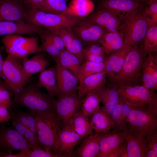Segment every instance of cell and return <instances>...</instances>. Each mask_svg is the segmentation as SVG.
I'll return each instance as SVG.
<instances>
[{
	"instance_id": "obj_1",
	"label": "cell",
	"mask_w": 157,
	"mask_h": 157,
	"mask_svg": "<svg viewBox=\"0 0 157 157\" xmlns=\"http://www.w3.org/2000/svg\"><path fill=\"white\" fill-rule=\"evenodd\" d=\"M40 89L37 86V82L29 83L14 95L12 107H25L29 111L56 113L55 99L48 94L42 92Z\"/></svg>"
},
{
	"instance_id": "obj_2",
	"label": "cell",
	"mask_w": 157,
	"mask_h": 157,
	"mask_svg": "<svg viewBox=\"0 0 157 157\" xmlns=\"http://www.w3.org/2000/svg\"><path fill=\"white\" fill-rule=\"evenodd\" d=\"M142 49L138 45L133 46L127 54L124 63L120 72L111 81L113 87L138 85L141 77V71L144 60Z\"/></svg>"
},
{
	"instance_id": "obj_3",
	"label": "cell",
	"mask_w": 157,
	"mask_h": 157,
	"mask_svg": "<svg viewBox=\"0 0 157 157\" xmlns=\"http://www.w3.org/2000/svg\"><path fill=\"white\" fill-rule=\"evenodd\" d=\"M129 132L138 133L144 138L153 134L157 129V108L151 105L132 107L126 122Z\"/></svg>"
},
{
	"instance_id": "obj_4",
	"label": "cell",
	"mask_w": 157,
	"mask_h": 157,
	"mask_svg": "<svg viewBox=\"0 0 157 157\" xmlns=\"http://www.w3.org/2000/svg\"><path fill=\"white\" fill-rule=\"evenodd\" d=\"M36 112L35 123L38 143L45 151L53 153V149L62 127L61 122L55 113Z\"/></svg>"
},
{
	"instance_id": "obj_5",
	"label": "cell",
	"mask_w": 157,
	"mask_h": 157,
	"mask_svg": "<svg viewBox=\"0 0 157 157\" xmlns=\"http://www.w3.org/2000/svg\"><path fill=\"white\" fill-rule=\"evenodd\" d=\"M27 10L26 22L49 31L72 28L82 20L81 17L76 16L46 13L34 8Z\"/></svg>"
},
{
	"instance_id": "obj_6",
	"label": "cell",
	"mask_w": 157,
	"mask_h": 157,
	"mask_svg": "<svg viewBox=\"0 0 157 157\" xmlns=\"http://www.w3.org/2000/svg\"><path fill=\"white\" fill-rule=\"evenodd\" d=\"M8 55L22 59L40 52L37 37H26L17 35L3 36L1 41Z\"/></svg>"
},
{
	"instance_id": "obj_7",
	"label": "cell",
	"mask_w": 157,
	"mask_h": 157,
	"mask_svg": "<svg viewBox=\"0 0 157 157\" xmlns=\"http://www.w3.org/2000/svg\"><path fill=\"white\" fill-rule=\"evenodd\" d=\"M2 72L4 81L14 95L25 87L31 78L25 73L21 59L11 56L4 60Z\"/></svg>"
},
{
	"instance_id": "obj_8",
	"label": "cell",
	"mask_w": 157,
	"mask_h": 157,
	"mask_svg": "<svg viewBox=\"0 0 157 157\" xmlns=\"http://www.w3.org/2000/svg\"><path fill=\"white\" fill-rule=\"evenodd\" d=\"M142 9L130 13L122 21L119 31L124 34V44L133 47L142 41L148 26L141 16Z\"/></svg>"
},
{
	"instance_id": "obj_9",
	"label": "cell",
	"mask_w": 157,
	"mask_h": 157,
	"mask_svg": "<svg viewBox=\"0 0 157 157\" xmlns=\"http://www.w3.org/2000/svg\"><path fill=\"white\" fill-rule=\"evenodd\" d=\"M120 97L132 107L151 105L157 108V96L154 92L138 85L117 88Z\"/></svg>"
},
{
	"instance_id": "obj_10",
	"label": "cell",
	"mask_w": 157,
	"mask_h": 157,
	"mask_svg": "<svg viewBox=\"0 0 157 157\" xmlns=\"http://www.w3.org/2000/svg\"><path fill=\"white\" fill-rule=\"evenodd\" d=\"M83 99L76 93L60 96L54 99L55 111L62 125L65 124L74 114L81 110Z\"/></svg>"
},
{
	"instance_id": "obj_11",
	"label": "cell",
	"mask_w": 157,
	"mask_h": 157,
	"mask_svg": "<svg viewBox=\"0 0 157 157\" xmlns=\"http://www.w3.org/2000/svg\"><path fill=\"white\" fill-rule=\"evenodd\" d=\"M71 29L83 46L100 44L106 32L102 27L87 20L81 21Z\"/></svg>"
},
{
	"instance_id": "obj_12",
	"label": "cell",
	"mask_w": 157,
	"mask_h": 157,
	"mask_svg": "<svg viewBox=\"0 0 157 157\" xmlns=\"http://www.w3.org/2000/svg\"><path fill=\"white\" fill-rule=\"evenodd\" d=\"M84 138L67 125H63L54 145L53 152L67 157H72L74 148Z\"/></svg>"
},
{
	"instance_id": "obj_13",
	"label": "cell",
	"mask_w": 157,
	"mask_h": 157,
	"mask_svg": "<svg viewBox=\"0 0 157 157\" xmlns=\"http://www.w3.org/2000/svg\"><path fill=\"white\" fill-rule=\"evenodd\" d=\"M31 146L15 129L9 128L0 134V152L8 153L19 151L26 153Z\"/></svg>"
},
{
	"instance_id": "obj_14",
	"label": "cell",
	"mask_w": 157,
	"mask_h": 157,
	"mask_svg": "<svg viewBox=\"0 0 157 157\" xmlns=\"http://www.w3.org/2000/svg\"><path fill=\"white\" fill-rule=\"evenodd\" d=\"M126 131H115L99 133V151L97 157H108L126 141Z\"/></svg>"
},
{
	"instance_id": "obj_15",
	"label": "cell",
	"mask_w": 157,
	"mask_h": 157,
	"mask_svg": "<svg viewBox=\"0 0 157 157\" xmlns=\"http://www.w3.org/2000/svg\"><path fill=\"white\" fill-rule=\"evenodd\" d=\"M99 6L100 9H107L114 12L123 21L128 15L144 6L138 0H101Z\"/></svg>"
},
{
	"instance_id": "obj_16",
	"label": "cell",
	"mask_w": 157,
	"mask_h": 157,
	"mask_svg": "<svg viewBox=\"0 0 157 157\" xmlns=\"http://www.w3.org/2000/svg\"><path fill=\"white\" fill-rule=\"evenodd\" d=\"M57 91L56 96L76 93L78 81L77 77L69 70L56 63Z\"/></svg>"
},
{
	"instance_id": "obj_17",
	"label": "cell",
	"mask_w": 157,
	"mask_h": 157,
	"mask_svg": "<svg viewBox=\"0 0 157 157\" xmlns=\"http://www.w3.org/2000/svg\"><path fill=\"white\" fill-rule=\"evenodd\" d=\"M27 10L18 0H2L0 3V22H26Z\"/></svg>"
},
{
	"instance_id": "obj_18",
	"label": "cell",
	"mask_w": 157,
	"mask_h": 157,
	"mask_svg": "<svg viewBox=\"0 0 157 157\" xmlns=\"http://www.w3.org/2000/svg\"><path fill=\"white\" fill-rule=\"evenodd\" d=\"M103 28L106 32L119 31L122 22L121 18L114 12L106 9H101L93 13L87 19Z\"/></svg>"
},
{
	"instance_id": "obj_19",
	"label": "cell",
	"mask_w": 157,
	"mask_h": 157,
	"mask_svg": "<svg viewBox=\"0 0 157 157\" xmlns=\"http://www.w3.org/2000/svg\"><path fill=\"white\" fill-rule=\"evenodd\" d=\"M49 31L59 36L62 38L66 49L78 58L81 65L85 61V59L83 53V45L74 33L71 28Z\"/></svg>"
},
{
	"instance_id": "obj_20",
	"label": "cell",
	"mask_w": 157,
	"mask_h": 157,
	"mask_svg": "<svg viewBox=\"0 0 157 157\" xmlns=\"http://www.w3.org/2000/svg\"><path fill=\"white\" fill-rule=\"evenodd\" d=\"M132 47L124 44L119 49L105 57L104 69L111 81L121 70L126 56Z\"/></svg>"
},
{
	"instance_id": "obj_21",
	"label": "cell",
	"mask_w": 157,
	"mask_h": 157,
	"mask_svg": "<svg viewBox=\"0 0 157 157\" xmlns=\"http://www.w3.org/2000/svg\"><path fill=\"white\" fill-rule=\"evenodd\" d=\"M141 73L143 85L154 92L157 90V60L151 53L148 54L142 65Z\"/></svg>"
},
{
	"instance_id": "obj_22",
	"label": "cell",
	"mask_w": 157,
	"mask_h": 157,
	"mask_svg": "<svg viewBox=\"0 0 157 157\" xmlns=\"http://www.w3.org/2000/svg\"><path fill=\"white\" fill-rule=\"evenodd\" d=\"M125 140L128 157H146L149 149L145 138L137 133L127 131Z\"/></svg>"
},
{
	"instance_id": "obj_23",
	"label": "cell",
	"mask_w": 157,
	"mask_h": 157,
	"mask_svg": "<svg viewBox=\"0 0 157 157\" xmlns=\"http://www.w3.org/2000/svg\"><path fill=\"white\" fill-rule=\"evenodd\" d=\"M106 76L104 69L100 72L85 77L79 82L77 94L80 97L84 98L90 92L104 85Z\"/></svg>"
},
{
	"instance_id": "obj_24",
	"label": "cell",
	"mask_w": 157,
	"mask_h": 157,
	"mask_svg": "<svg viewBox=\"0 0 157 157\" xmlns=\"http://www.w3.org/2000/svg\"><path fill=\"white\" fill-rule=\"evenodd\" d=\"M99 133H95L85 139L73 153V156L97 157L99 151Z\"/></svg>"
},
{
	"instance_id": "obj_25",
	"label": "cell",
	"mask_w": 157,
	"mask_h": 157,
	"mask_svg": "<svg viewBox=\"0 0 157 157\" xmlns=\"http://www.w3.org/2000/svg\"><path fill=\"white\" fill-rule=\"evenodd\" d=\"M96 91L100 102L103 104L104 109L110 116L119 101V95L117 88L104 85L98 88Z\"/></svg>"
},
{
	"instance_id": "obj_26",
	"label": "cell",
	"mask_w": 157,
	"mask_h": 157,
	"mask_svg": "<svg viewBox=\"0 0 157 157\" xmlns=\"http://www.w3.org/2000/svg\"><path fill=\"white\" fill-rule=\"evenodd\" d=\"M21 60L24 72L30 78L33 74L40 73L50 64L44 56L40 53L29 59L26 57Z\"/></svg>"
},
{
	"instance_id": "obj_27",
	"label": "cell",
	"mask_w": 157,
	"mask_h": 157,
	"mask_svg": "<svg viewBox=\"0 0 157 157\" xmlns=\"http://www.w3.org/2000/svg\"><path fill=\"white\" fill-rule=\"evenodd\" d=\"M37 85L40 89L44 88L48 94L52 98L56 96L57 88L55 67H50L40 72Z\"/></svg>"
},
{
	"instance_id": "obj_28",
	"label": "cell",
	"mask_w": 157,
	"mask_h": 157,
	"mask_svg": "<svg viewBox=\"0 0 157 157\" xmlns=\"http://www.w3.org/2000/svg\"><path fill=\"white\" fill-rule=\"evenodd\" d=\"M65 124L84 138L92 134L93 130L88 117L84 115L81 110L74 114Z\"/></svg>"
},
{
	"instance_id": "obj_29",
	"label": "cell",
	"mask_w": 157,
	"mask_h": 157,
	"mask_svg": "<svg viewBox=\"0 0 157 157\" xmlns=\"http://www.w3.org/2000/svg\"><path fill=\"white\" fill-rule=\"evenodd\" d=\"M90 117L91 124L95 133H100L110 131L113 124L109 114L103 107Z\"/></svg>"
},
{
	"instance_id": "obj_30",
	"label": "cell",
	"mask_w": 157,
	"mask_h": 157,
	"mask_svg": "<svg viewBox=\"0 0 157 157\" xmlns=\"http://www.w3.org/2000/svg\"><path fill=\"white\" fill-rule=\"evenodd\" d=\"M124 42V34L119 31L115 32H106L100 44L103 47L105 53L110 54L120 49Z\"/></svg>"
},
{
	"instance_id": "obj_31",
	"label": "cell",
	"mask_w": 157,
	"mask_h": 157,
	"mask_svg": "<svg viewBox=\"0 0 157 157\" xmlns=\"http://www.w3.org/2000/svg\"><path fill=\"white\" fill-rule=\"evenodd\" d=\"M94 7L91 0H72L65 14L84 17L91 13Z\"/></svg>"
},
{
	"instance_id": "obj_32",
	"label": "cell",
	"mask_w": 157,
	"mask_h": 157,
	"mask_svg": "<svg viewBox=\"0 0 157 157\" xmlns=\"http://www.w3.org/2000/svg\"><path fill=\"white\" fill-rule=\"evenodd\" d=\"M55 61L62 67L69 70L77 78L81 64L78 58L66 48L61 51Z\"/></svg>"
},
{
	"instance_id": "obj_33",
	"label": "cell",
	"mask_w": 157,
	"mask_h": 157,
	"mask_svg": "<svg viewBox=\"0 0 157 157\" xmlns=\"http://www.w3.org/2000/svg\"><path fill=\"white\" fill-rule=\"evenodd\" d=\"M85 97L82 101L81 111L88 117L100 108V101L96 90L90 92Z\"/></svg>"
},
{
	"instance_id": "obj_34",
	"label": "cell",
	"mask_w": 157,
	"mask_h": 157,
	"mask_svg": "<svg viewBox=\"0 0 157 157\" xmlns=\"http://www.w3.org/2000/svg\"><path fill=\"white\" fill-rule=\"evenodd\" d=\"M66 1V0H44L38 6L32 8L46 13L65 14L69 8Z\"/></svg>"
},
{
	"instance_id": "obj_35",
	"label": "cell",
	"mask_w": 157,
	"mask_h": 157,
	"mask_svg": "<svg viewBox=\"0 0 157 157\" xmlns=\"http://www.w3.org/2000/svg\"><path fill=\"white\" fill-rule=\"evenodd\" d=\"M142 51L144 54L156 51L157 49V26H148L142 40Z\"/></svg>"
},
{
	"instance_id": "obj_36",
	"label": "cell",
	"mask_w": 157,
	"mask_h": 157,
	"mask_svg": "<svg viewBox=\"0 0 157 157\" xmlns=\"http://www.w3.org/2000/svg\"><path fill=\"white\" fill-rule=\"evenodd\" d=\"M105 66V62L96 63L86 60L80 66L77 77L78 81L88 76L102 71Z\"/></svg>"
},
{
	"instance_id": "obj_37",
	"label": "cell",
	"mask_w": 157,
	"mask_h": 157,
	"mask_svg": "<svg viewBox=\"0 0 157 157\" xmlns=\"http://www.w3.org/2000/svg\"><path fill=\"white\" fill-rule=\"evenodd\" d=\"M142 8L141 16L148 26H157V1Z\"/></svg>"
},
{
	"instance_id": "obj_38",
	"label": "cell",
	"mask_w": 157,
	"mask_h": 157,
	"mask_svg": "<svg viewBox=\"0 0 157 157\" xmlns=\"http://www.w3.org/2000/svg\"><path fill=\"white\" fill-rule=\"evenodd\" d=\"M13 93L10 91L5 82L0 78V104L10 109L12 104Z\"/></svg>"
},
{
	"instance_id": "obj_39",
	"label": "cell",
	"mask_w": 157,
	"mask_h": 157,
	"mask_svg": "<svg viewBox=\"0 0 157 157\" xmlns=\"http://www.w3.org/2000/svg\"><path fill=\"white\" fill-rule=\"evenodd\" d=\"M66 156L54 154L43 149L38 144L25 153V157H66Z\"/></svg>"
},
{
	"instance_id": "obj_40",
	"label": "cell",
	"mask_w": 157,
	"mask_h": 157,
	"mask_svg": "<svg viewBox=\"0 0 157 157\" xmlns=\"http://www.w3.org/2000/svg\"><path fill=\"white\" fill-rule=\"evenodd\" d=\"M44 29L38 33L40 38L49 41L60 51L65 48L64 42L60 36L51 33L47 29Z\"/></svg>"
},
{
	"instance_id": "obj_41",
	"label": "cell",
	"mask_w": 157,
	"mask_h": 157,
	"mask_svg": "<svg viewBox=\"0 0 157 157\" xmlns=\"http://www.w3.org/2000/svg\"><path fill=\"white\" fill-rule=\"evenodd\" d=\"M42 43L40 46V52L44 51L47 53L56 61L61 51L49 41L41 38Z\"/></svg>"
},
{
	"instance_id": "obj_42",
	"label": "cell",
	"mask_w": 157,
	"mask_h": 157,
	"mask_svg": "<svg viewBox=\"0 0 157 157\" xmlns=\"http://www.w3.org/2000/svg\"><path fill=\"white\" fill-rule=\"evenodd\" d=\"M122 102V99L119 97L118 102L110 116L113 124V130H122L121 125V108Z\"/></svg>"
},
{
	"instance_id": "obj_43",
	"label": "cell",
	"mask_w": 157,
	"mask_h": 157,
	"mask_svg": "<svg viewBox=\"0 0 157 157\" xmlns=\"http://www.w3.org/2000/svg\"><path fill=\"white\" fill-rule=\"evenodd\" d=\"M132 107V106L124 102L123 100L121 108V125L122 130L127 131L126 121L130 115Z\"/></svg>"
},
{
	"instance_id": "obj_44",
	"label": "cell",
	"mask_w": 157,
	"mask_h": 157,
	"mask_svg": "<svg viewBox=\"0 0 157 157\" xmlns=\"http://www.w3.org/2000/svg\"><path fill=\"white\" fill-rule=\"evenodd\" d=\"M37 115V113L36 111H32L26 112L27 128L37 136L35 123V119Z\"/></svg>"
},
{
	"instance_id": "obj_45",
	"label": "cell",
	"mask_w": 157,
	"mask_h": 157,
	"mask_svg": "<svg viewBox=\"0 0 157 157\" xmlns=\"http://www.w3.org/2000/svg\"><path fill=\"white\" fill-rule=\"evenodd\" d=\"M10 113L12 115L11 119L13 127L19 133L24 136L27 128L20 122L17 116L13 111Z\"/></svg>"
},
{
	"instance_id": "obj_46",
	"label": "cell",
	"mask_w": 157,
	"mask_h": 157,
	"mask_svg": "<svg viewBox=\"0 0 157 157\" xmlns=\"http://www.w3.org/2000/svg\"><path fill=\"white\" fill-rule=\"evenodd\" d=\"M83 51L90 53L105 56V52L102 46L99 44H92L83 48Z\"/></svg>"
},
{
	"instance_id": "obj_47",
	"label": "cell",
	"mask_w": 157,
	"mask_h": 157,
	"mask_svg": "<svg viewBox=\"0 0 157 157\" xmlns=\"http://www.w3.org/2000/svg\"><path fill=\"white\" fill-rule=\"evenodd\" d=\"M145 138L149 150H153L157 153V131L152 134Z\"/></svg>"
},
{
	"instance_id": "obj_48",
	"label": "cell",
	"mask_w": 157,
	"mask_h": 157,
	"mask_svg": "<svg viewBox=\"0 0 157 157\" xmlns=\"http://www.w3.org/2000/svg\"><path fill=\"white\" fill-rule=\"evenodd\" d=\"M83 53L85 60L96 63H101L105 62V56L92 54L83 51Z\"/></svg>"
},
{
	"instance_id": "obj_49",
	"label": "cell",
	"mask_w": 157,
	"mask_h": 157,
	"mask_svg": "<svg viewBox=\"0 0 157 157\" xmlns=\"http://www.w3.org/2000/svg\"><path fill=\"white\" fill-rule=\"evenodd\" d=\"M23 137L31 146V149L35 146L39 144L37 136L28 128H27Z\"/></svg>"
},
{
	"instance_id": "obj_50",
	"label": "cell",
	"mask_w": 157,
	"mask_h": 157,
	"mask_svg": "<svg viewBox=\"0 0 157 157\" xmlns=\"http://www.w3.org/2000/svg\"><path fill=\"white\" fill-rule=\"evenodd\" d=\"M6 107L0 104V124L8 122L12 117L10 112Z\"/></svg>"
},
{
	"instance_id": "obj_51",
	"label": "cell",
	"mask_w": 157,
	"mask_h": 157,
	"mask_svg": "<svg viewBox=\"0 0 157 157\" xmlns=\"http://www.w3.org/2000/svg\"><path fill=\"white\" fill-rule=\"evenodd\" d=\"M44 0H22L20 2L26 10L38 6Z\"/></svg>"
},
{
	"instance_id": "obj_52",
	"label": "cell",
	"mask_w": 157,
	"mask_h": 157,
	"mask_svg": "<svg viewBox=\"0 0 157 157\" xmlns=\"http://www.w3.org/2000/svg\"><path fill=\"white\" fill-rule=\"evenodd\" d=\"M126 150V144L125 141L122 146L109 155L108 157H120L122 153Z\"/></svg>"
},
{
	"instance_id": "obj_53",
	"label": "cell",
	"mask_w": 157,
	"mask_h": 157,
	"mask_svg": "<svg viewBox=\"0 0 157 157\" xmlns=\"http://www.w3.org/2000/svg\"><path fill=\"white\" fill-rule=\"evenodd\" d=\"M13 112L17 116L22 124L27 128L26 112L20 111Z\"/></svg>"
},
{
	"instance_id": "obj_54",
	"label": "cell",
	"mask_w": 157,
	"mask_h": 157,
	"mask_svg": "<svg viewBox=\"0 0 157 157\" xmlns=\"http://www.w3.org/2000/svg\"><path fill=\"white\" fill-rule=\"evenodd\" d=\"M4 49V46L0 47V78L2 79L3 78L2 68L4 60L3 59L2 53Z\"/></svg>"
},
{
	"instance_id": "obj_55",
	"label": "cell",
	"mask_w": 157,
	"mask_h": 157,
	"mask_svg": "<svg viewBox=\"0 0 157 157\" xmlns=\"http://www.w3.org/2000/svg\"><path fill=\"white\" fill-rule=\"evenodd\" d=\"M157 153L152 150H149L147 152L146 157H157Z\"/></svg>"
},
{
	"instance_id": "obj_56",
	"label": "cell",
	"mask_w": 157,
	"mask_h": 157,
	"mask_svg": "<svg viewBox=\"0 0 157 157\" xmlns=\"http://www.w3.org/2000/svg\"><path fill=\"white\" fill-rule=\"evenodd\" d=\"M143 4L145 3L149 5L155 1H157V0H138Z\"/></svg>"
},
{
	"instance_id": "obj_57",
	"label": "cell",
	"mask_w": 157,
	"mask_h": 157,
	"mask_svg": "<svg viewBox=\"0 0 157 157\" xmlns=\"http://www.w3.org/2000/svg\"><path fill=\"white\" fill-rule=\"evenodd\" d=\"M2 0H0V3Z\"/></svg>"
},
{
	"instance_id": "obj_58",
	"label": "cell",
	"mask_w": 157,
	"mask_h": 157,
	"mask_svg": "<svg viewBox=\"0 0 157 157\" xmlns=\"http://www.w3.org/2000/svg\"><path fill=\"white\" fill-rule=\"evenodd\" d=\"M19 1H21L22 0H18Z\"/></svg>"
},
{
	"instance_id": "obj_59",
	"label": "cell",
	"mask_w": 157,
	"mask_h": 157,
	"mask_svg": "<svg viewBox=\"0 0 157 157\" xmlns=\"http://www.w3.org/2000/svg\"><path fill=\"white\" fill-rule=\"evenodd\" d=\"M66 0V1H67V0Z\"/></svg>"
}]
</instances>
